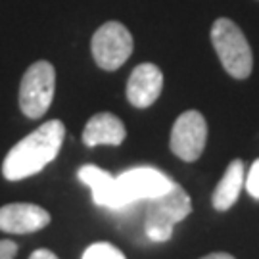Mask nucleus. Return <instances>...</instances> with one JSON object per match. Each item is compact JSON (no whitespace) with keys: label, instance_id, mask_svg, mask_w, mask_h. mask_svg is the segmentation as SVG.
Segmentation results:
<instances>
[{"label":"nucleus","instance_id":"f257e3e1","mask_svg":"<svg viewBox=\"0 0 259 259\" xmlns=\"http://www.w3.org/2000/svg\"><path fill=\"white\" fill-rule=\"evenodd\" d=\"M65 127L60 119L42 123L8 152L2 163V175L8 181H21L40 173L54 161L64 144Z\"/></svg>","mask_w":259,"mask_h":259},{"label":"nucleus","instance_id":"f03ea898","mask_svg":"<svg viewBox=\"0 0 259 259\" xmlns=\"http://www.w3.org/2000/svg\"><path fill=\"white\" fill-rule=\"evenodd\" d=\"M211 42L219 62L234 79L250 77L253 54L242 29L229 18H219L211 27Z\"/></svg>","mask_w":259,"mask_h":259},{"label":"nucleus","instance_id":"7ed1b4c3","mask_svg":"<svg viewBox=\"0 0 259 259\" xmlns=\"http://www.w3.org/2000/svg\"><path fill=\"white\" fill-rule=\"evenodd\" d=\"M192 211V202L179 185H171L165 194L148 200L144 231L152 242H165L173 234V227Z\"/></svg>","mask_w":259,"mask_h":259},{"label":"nucleus","instance_id":"20e7f679","mask_svg":"<svg viewBox=\"0 0 259 259\" xmlns=\"http://www.w3.org/2000/svg\"><path fill=\"white\" fill-rule=\"evenodd\" d=\"M56 71L50 62H35L19 84V108L29 119H38L48 111L54 100Z\"/></svg>","mask_w":259,"mask_h":259},{"label":"nucleus","instance_id":"39448f33","mask_svg":"<svg viewBox=\"0 0 259 259\" xmlns=\"http://www.w3.org/2000/svg\"><path fill=\"white\" fill-rule=\"evenodd\" d=\"M94 62L106 71H115L133 54V35L119 21H108L96 29L91 42Z\"/></svg>","mask_w":259,"mask_h":259},{"label":"nucleus","instance_id":"423d86ee","mask_svg":"<svg viewBox=\"0 0 259 259\" xmlns=\"http://www.w3.org/2000/svg\"><path fill=\"white\" fill-rule=\"evenodd\" d=\"M207 142V123L200 111H185L179 115L171 131V150L183 161H196Z\"/></svg>","mask_w":259,"mask_h":259},{"label":"nucleus","instance_id":"0eeeda50","mask_svg":"<svg viewBox=\"0 0 259 259\" xmlns=\"http://www.w3.org/2000/svg\"><path fill=\"white\" fill-rule=\"evenodd\" d=\"M115 181H117V188H119V194L125 205L165 194L173 185L169 177L152 167H139V169L127 171Z\"/></svg>","mask_w":259,"mask_h":259},{"label":"nucleus","instance_id":"6e6552de","mask_svg":"<svg viewBox=\"0 0 259 259\" xmlns=\"http://www.w3.org/2000/svg\"><path fill=\"white\" fill-rule=\"evenodd\" d=\"M50 213L35 204H8L0 207V231L10 234H29L45 229Z\"/></svg>","mask_w":259,"mask_h":259},{"label":"nucleus","instance_id":"1a4fd4ad","mask_svg":"<svg viewBox=\"0 0 259 259\" xmlns=\"http://www.w3.org/2000/svg\"><path fill=\"white\" fill-rule=\"evenodd\" d=\"M163 89V73L154 64H140L133 69L127 83V98L135 108H148Z\"/></svg>","mask_w":259,"mask_h":259},{"label":"nucleus","instance_id":"9d476101","mask_svg":"<svg viewBox=\"0 0 259 259\" xmlns=\"http://www.w3.org/2000/svg\"><path fill=\"white\" fill-rule=\"evenodd\" d=\"M125 125L123 121L113 115V113H96L93 115L87 127L83 131V142L87 146H102V144H108V146H119L121 142L125 140Z\"/></svg>","mask_w":259,"mask_h":259},{"label":"nucleus","instance_id":"9b49d317","mask_svg":"<svg viewBox=\"0 0 259 259\" xmlns=\"http://www.w3.org/2000/svg\"><path fill=\"white\" fill-rule=\"evenodd\" d=\"M79 179L83 181L84 185H89L93 188L94 204L106 205V207H111V209L125 207L123 198L119 194V188H117V181L110 173L102 171L100 167L83 165L79 169Z\"/></svg>","mask_w":259,"mask_h":259},{"label":"nucleus","instance_id":"f8f14e48","mask_svg":"<svg viewBox=\"0 0 259 259\" xmlns=\"http://www.w3.org/2000/svg\"><path fill=\"white\" fill-rule=\"evenodd\" d=\"M246 181V175H244V163L242 159H234L231 161V165L227 167L225 175L219 181V185L213 192V207L217 211H227L231 209L232 205L236 204L238 196H240L242 185Z\"/></svg>","mask_w":259,"mask_h":259},{"label":"nucleus","instance_id":"ddd939ff","mask_svg":"<svg viewBox=\"0 0 259 259\" xmlns=\"http://www.w3.org/2000/svg\"><path fill=\"white\" fill-rule=\"evenodd\" d=\"M83 259H125V255L108 242H96L84 250Z\"/></svg>","mask_w":259,"mask_h":259},{"label":"nucleus","instance_id":"4468645a","mask_svg":"<svg viewBox=\"0 0 259 259\" xmlns=\"http://www.w3.org/2000/svg\"><path fill=\"white\" fill-rule=\"evenodd\" d=\"M244 185H246V188H248L250 196H253L255 200H259V159H255L253 165L250 167V173H248V177H246Z\"/></svg>","mask_w":259,"mask_h":259},{"label":"nucleus","instance_id":"2eb2a0df","mask_svg":"<svg viewBox=\"0 0 259 259\" xmlns=\"http://www.w3.org/2000/svg\"><path fill=\"white\" fill-rule=\"evenodd\" d=\"M18 244L12 240H0V259H16Z\"/></svg>","mask_w":259,"mask_h":259},{"label":"nucleus","instance_id":"dca6fc26","mask_svg":"<svg viewBox=\"0 0 259 259\" xmlns=\"http://www.w3.org/2000/svg\"><path fill=\"white\" fill-rule=\"evenodd\" d=\"M29 259H58V255L52 253L50 250H37L31 253V257Z\"/></svg>","mask_w":259,"mask_h":259},{"label":"nucleus","instance_id":"f3484780","mask_svg":"<svg viewBox=\"0 0 259 259\" xmlns=\"http://www.w3.org/2000/svg\"><path fill=\"white\" fill-rule=\"evenodd\" d=\"M200 259H234L231 253H209V255H205V257H200Z\"/></svg>","mask_w":259,"mask_h":259}]
</instances>
